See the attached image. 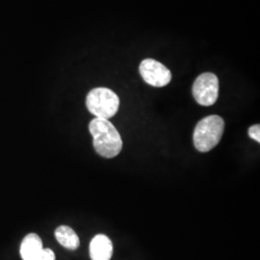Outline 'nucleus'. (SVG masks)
I'll return each instance as SVG.
<instances>
[{"instance_id": "nucleus-10", "label": "nucleus", "mask_w": 260, "mask_h": 260, "mask_svg": "<svg viewBox=\"0 0 260 260\" xmlns=\"http://www.w3.org/2000/svg\"><path fill=\"white\" fill-rule=\"evenodd\" d=\"M38 260H56L55 253L51 249H44L41 256Z\"/></svg>"}, {"instance_id": "nucleus-6", "label": "nucleus", "mask_w": 260, "mask_h": 260, "mask_svg": "<svg viewBox=\"0 0 260 260\" xmlns=\"http://www.w3.org/2000/svg\"><path fill=\"white\" fill-rule=\"evenodd\" d=\"M90 257L92 260H110L113 254V244L104 234H98L90 243Z\"/></svg>"}, {"instance_id": "nucleus-3", "label": "nucleus", "mask_w": 260, "mask_h": 260, "mask_svg": "<svg viewBox=\"0 0 260 260\" xmlns=\"http://www.w3.org/2000/svg\"><path fill=\"white\" fill-rule=\"evenodd\" d=\"M86 106L95 118L109 120L119 111L120 99L110 89L99 87L87 94Z\"/></svg>"}, {"instance_id": "nucleus-7", "label": "nucleus", "mask_w": 260, "mask_h": 260, "mask_svg": "<svg viewBox=\"0 0 260 260\" xmlns=\"http://www.w3.org/2000/svg\"><path fill=\"white\" fill-rule=\"evenodd\" d=\"M44 249L41 237L36 233H29L20 244V256L22 260H38Z\"/></svg>"}, {"instance_id": "nucleus-8", "label": "nucleus", "mask_w": 260, "mask_h": 260, "mask_svg": "<svg viewBox=\"0 0 260 260\" xmlns=\"http://www.w3.org/2000/svg\"><path fill=\"white\" fill-rule=\"evenodd\" d=\"M55 238L58 243L68 250L75 251L79 245L80 240L75 231L68 225H60L56 229Z\"/></svg>"}, {"instance_id": "nucleus-5", "label": "nucleus", "mask_w": 260, "mask_h": 260, "mask_svg": "<svg viewBox=\"0 0 260 260\" xmlns=\"http://www.w3.org/2000/svg\"><path fill=\"white\" fill-rule=\"evenodd\" d=\"M139 72L144 81L152 87H165L172 80L171 71L154 59L143 60L140 64Z\"/></svg>"}, {"instance_id": "nucleus-2", "label": "nucleus", "mask_w": 260, "mask_h": 260, "mask_svg": "<svg viewBox=\"0 0 260 260\" xmlns=\"http://www.w3.org/2000/svg\"><path fill=\"white\" fill-rule=\"evenodd\" d=\"M224 121L218 115H210L199 121L193 133L196 149L201 152L213 149L222 139Z\"/></svg>"}, {"instance_id": "nucleus-4", "label": "nucleus", "mask_w": 260, "mask_h": 260, "mask_svg": "<svg viewBox=\"0 0 260 260\" xmlns=\"http://www.w3.org/2000/svg\"><path fill=\"white\" fill-rule=\"evenodd\" d=\"M192 93L202 106H211L219 96V79L212 73L199 75L193 84Z\"/></svg>"}, {"instance_id": "nucleus-1", "label": "nucleus", "mask_w": 260, "mask_h": 260, "mask_svg": "<svg viewBox=\"0 0 260 260\" xmlns=\"http://www.w3.org/2000/svg\"><path fill=\"white\" fill-rule=\"evenodd\" d=\"M89 131L93 136V146L99 155L114 158L122 149L121 134L109 120L94 118L89 123Z\"/></svg>"}, {"instance_id": "nucleus-9", "label": "nucleus", "mask_w": 260, "mask_h": 260, "mask_svg": "<svg viewBox=\"0 0 260 260\" xmlns=\"http://www.w3.org/2000/svg\"><path fill=\"white\" fill-rule=\"evenodd\" d=\"M248 134L251 139L260 143V125L259 124H253L248 130Z\"/></svg>"}]
</instances>
